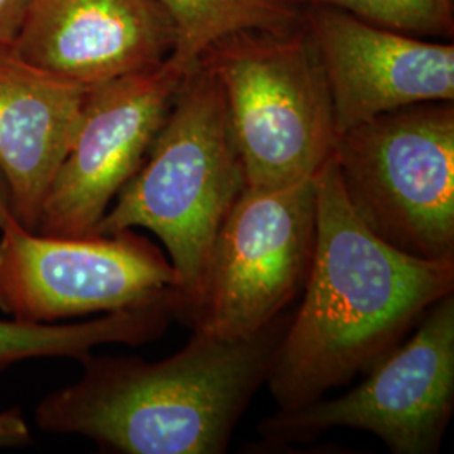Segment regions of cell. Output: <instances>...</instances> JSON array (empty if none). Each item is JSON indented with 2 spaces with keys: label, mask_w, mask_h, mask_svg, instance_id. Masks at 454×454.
<instances>
[{
  "label": "cell",
  "mask_w": 454,
  "mask_h": 454,
  "mask_svg": "<svg viewBox=\"0 0 454 454\" xmlns=\"http://www.w3.org/2000/svg\"><path fill=\"white\" fill-rule=\"evenodd\" d=\"M301 293L266 380L279 409L307 406L389 356L454 293V261L414 258L377 238L350 207L332 155L317 174V241Z\"/></svg>",
  "instance_id": "6da1fadb"
},
{
  "label": "cell",
  "mask_w": 454,
  "mask_h": 454,
  "mask_svg": "<svg viewBox=\"0 0 454 454\" xmlns=\"http://www.w3.org/2000/svg\"><path fill=\"white\" fill-rule=\"evenodd\" d=\"M292 313L243 340L194 330L170 357L88 354L82 377L48 394L35 424L121 454H223L273 369Z\"/></svg>",
  "instance_id": "7a4b0ae2"
},
{
  "label": "cell",
  "mask_w": 454,
  "mask_h": 454,
  "mask_svg": "<svg viewBox=\"0 0 454 454\" xmlns=\"http://www.w3.org/2000/svg\"><path fill=\"white\" fill-rule=\"evenodd\" d=\"M246 187L226 99L202 65L185 74L145 160L116 195L97 234L146 229L172 262L180 320L192 324L212 247Z\"/></svg>",
  "instance_id": "3957f363"
},
{
  "label": "cell",
  "mask_w": 454,
  "mask_h": 454,
  "mask_svg": "<svg viewBox=\"0 0 454 454\" xmlns=\"http://www.w3.org/2000/svg\"><path fill=\"white\" fill-rule=\"evenodd\" d=\"M199 63L219 82L247 187L313 179L339 138L324 66L305 24L249 29L214 43Z\"/></svg>",
  "instance_id": "277c9868"
},
{
  "label": "cell",
  "mask_w": 454,
  "mask_h": 454,
  "mask_svg": "<svg viewBox=\"0 0 454 454\" xmlns=\"http://www.w3.org/2000/svg\"><path fill=\"white\" fill-rule=\"evenodd\" d=\"M333 160L350 207L377 238L414 258L454 261V101L352 127Z\"/></svg>",
  "instance_id": "5b68a950"
},
{
  "label": "cell",
  "mask_w": 454,
  "mask_h": 454,
  "mask_svg": "<svg viewBox=\"0 0 454 454\" xmlns=\"http://www.w3.org/2000/svg\"><path fill=\"white\" fill-rule=\"evenodd\" d=\"M364 375L339 397L278 409L258 426L261 436L285 446L350 427L372 433L394 454L438 453L454 411V293Z\"/></svg>",
  "instance_id": "8992f818"
},
{
  "label": "cell",
  "mask_w": 454,
  "mask_h": 454,
  "mask_svg": "<svg viewBox=\"0 0 454 454\" xmlns=\"http://www.w3.org/2000/svg\"><path fill=\"white\" fill-rule=\"evenodd\" d=\"M317 241V176L281 189L244 187L212 247L191 326L243 340L303 292Z\"/></svg>",
  "instance_id": "52a82bcc"
},
{
  "label": "cell",
  "mask_w": 454,
  "mask_h": 454,
  "mask_svg": "<svg viewBox=\"0 0 454 454\" xmlns=\"http://www.w3.org/2000/svg\"><path fill=\"white\" fill-rule=\"evenodd\" d=\"M0 232V309L19 322L56 324L177 294L172 262L135 229L65 238L16 221Z\"/></svg>",
  "instance_id": "ba28073f"
},
{
  "label": "cell",
  "mask_w": 454,
  "mask_h": 454,
  "mask_svg": "<svg viewBox=\"0 0 454 454\" xmlns=\"http://www.w3.org/2000/svg\"><path fill=\"white\" fill-rule=\"evenodd\" d=\"M187 73L170 56L162 65L88 88L74 142L49 187L35 232L97 234L145 160Z\"/></svg>",
  "instance_id": "9c48e42d"
},
{
  "label": "cell",
  "mask_w": 454,
  "mask_h": 454,
  "mask_svg": "<svg viewBox=\"0 0 454 454\" xmlns=\"http://www.w3.org/2000/svg\"><path fill=\"white\" fill-rule=\"evenodd\" d=\"M328 82L337 133L418 103L454 101V44L373 26L330 5H303Z\"/></svg>",
  "instance_id": "30bf717a"
},
{
  "label": "cell",
  "mask_w": 454,
  "mask_h": 454,
  "mask_svg": "<svg viewBox=\"0 0 454 454\" xmlns=\"http://www.w3.org/2000/svg\"><path fill=\"white\" fill-rule=\"evenodd\" d=\"M176 43L160 0H33L12 44L27 63L91 88L162 65Z\"/></svg>",
  "instance_id": "8fae6325"
},
{
  "label": "cell",
  "mask_w": 454,
  "mask_h": 454,
  "mask_svg": "<svg viewBox=\"0 0 454 454\" xmlns=\"http://www.w3.org/2000/svg\"><path fill=\"white\" fill-rule=\"evenodd\" d=\"M88 88L27 63L0 44V170L19 224L35 232L49 187L82 120Z\"/></svg>",
  "instance_id": "7c38bea8"
},
{
  "label": "cell",
  "mask_w": 454,
  "mask_h": 454,
  "mask_svg": "<svg viewBox=\"0 0 454 454\" xmlns=\"http://www.w3.org/2000/svg\"><path fill=\"white\" fill-rule=\"evenodd\" d=\"M179 315V296L172 294L145 307L118 309L82 324L0 320V371L31 358L82 360L97 347L110 343L144 345L162 337Z\"/></svg>",
  "instance_id": "4fadbf2b"
},
{
  "label": "cell",
  "mask_w": 454,
  "mask_h": 454,
  "mask_svg": "<svg viewBox=\"0 0 454 454\" xmlns=\"http://www.w3.org/2000/svg\"><path fill=\"white\" fill-rule=\"evenodd\" d=\"M177 24L170 54L191 71L214 43L249 29L288 31L303 22L293 0H160Z\"/></svg>",
  "instance_id": "5bb4252c"
},
{
  "label": "cell",
  "mask_w": 454,
  "mask_h": 454,
  "mask_svg": "<svg viewBox=\"0 0 454 454\" xmlns=\"http://www.w3.org/2000/svg\"><path fill=\"white\" fill-rule=\"evenodd\" d=\"M303 5H330L373 26L421 39H453L454 0H293Z\"/></svg>",
  "instance_id": "9a60e30c"
},
{
  "label": "cell",
  "mask_w": 454,
  "mask_h": 454,
  "mask_svg": "<svg viewBox=\"0 0 454 454\" xmlns=\"http://www.w3.org/2000/svg\"><path fill=\"white\" fill-rule=\"evenodd\" d=\"M33 442L31 429L20 409H7L0 412V448H20Z\"/></svg>",
  "instance_id": "2e32d148"
},
{
  "label": "cell",
  "mask_w": 454,
  "mask_h": 454,
  "mask_svg": "<svg viewBox=\"0 0 454 454\" xmlns=\"http://www.w3.org/2000/svg\"><path fill=\"white\" fill-rule=\"evenodd\" d=\"M33 0H0V44H12Z\"/></svg>",
  "instance_id": "e0dca14e"
},
{
  "label": "cell",
  "mask_w": 454,
  "mask_h": 454,
  "mask_svg": "<svg viewBox=\"0 0 454 454\" xmlns=\"http://www.w3.org/2000/svg\"><path fill=\"white\" fill-rule=\"evenodd\" d=\"M16 214H14V202H12V192L9 187V182L5 176L0 170V231L5 227L11 226L16 223ZM19 223V221H17Z\"/></svg>",
  "instance_id": "ac0fdd59"
}]
</instances>
